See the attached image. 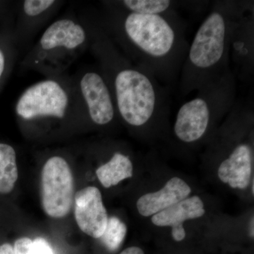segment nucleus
Wrapping results in <instances>:
<instances>
[{
    "mask_svg": "<svg viewBox=\"0 0 254 254\" xmlns=\"http://www.w3.org/2000/svg\"><path fill=\"white\" fill-rule=\"evenodd\" d=\"M84 13L91 31L89 50L108 81L120 122L143 141L163 138L170 131V88L118 49L95 10Z\"/></svg>",
    "mask_w": 254,
    "mask_h": 254,
    "instance_id": "obj_1",
    "label": "nucleus"
},
{
    "mask_svg": "<svg viewBox=\"0 0 254 254\" xmlns=\"http://www.w3.org/2000/svg\"><path fill=\"white\" fill-rule=\"evenodd\" d=\"M96 11L102 27L132 63L170 88L180 77L190 43L187 24L178 13L135 14L100 1Z\"/></svg>",
    "mask_w": 254,
    "mask_h": 254,
    "instance_id": "obj_2",
    "label": "nucleus"
},
{
    "mask_svg": "<svg viewBox=\"0 0 254 254\" xmlns=\"http://www.w3.org/2000/svg\"><path fill=\"white\" fill-rule=\"evenodd\" d=\"M244 1H213L190 44L182 65L179 83L182 96L219 79L230 69L232 25Z\"/></svg>",
    "mask_w": 254,
    "mask_h": 254,
    "instance_id": "obj_3",
    "label": "nucleus"
},
{
    "mask_svg": "<svg viewBox=\"0 0 254 254\" xmlns=\"http://www.w3.org/2000/svg\"><path fill=\"white\" fill-rule=\"evenodd\" d=\"M254 129L253 105L237 100L207 142L205 160L230 190L247 191L254 182Z\"/></svg>",
    "mask_w": 254,
    "mask_h": 254,
    "instance_id": "obj_4",
    "label": "nucleus"
},
{
    "mask_svg": "<svg viewBox=\"0 0 254 254\" xmlns=\"http://www.w3.org/2000/svg\"><path fill=\"white\" fill-rule=\"evenodd\" d=\"M236 95V76L231 69L200 88L177 111L170 131L177 144L187 149L206 144L231 111Z\"/></svg>",
    "mask_w": 254,
    "mask_h": 254,
    "instance_id": "obj_5",
    "label": "nucleus"
},
{
    "mask_svg": "<svg viewBox=\"0 0 254 254\" xmlns=\"http://www.w3.org/2000/svg\"><path fill=\"white\" fill-rule=\"evenodd\" d=\"M14 113L23 128L86 125L72 76L45 78L18 96Z\"/></svg>",
    "mask_w": 254,
    "mask_h": 254,
    "instance_id": "obj_6",
    "label": "nucleus"
},
{
    "mask_svg": "<svg viewBox=\"0 0 254 254\" xmlns=\"http://www.w3.org/2000/svg\"><path fill=\"white\" fill-rule=\"evenodd\" d=\"M91 31L84 11L68 12L50 23L19 62L20 71H33L45 78L55 77L68 69L91 44Z\"/></svg>",
    "mask_w": 254,
    "mask_h": 254,
    "instance_id": "obj_7",
    "label": "nucleus"
},
{
    "mask_svg": "<svg viewBox=\"0 0 254 254\" xmlns=\"http://www.w3.org/2000/svg\"><path fill=\"white\" fill-rule=\"evenodd\" d=\"M72 76L86 125L105 128L120 122L109 85L99 66H85Z\"/></svg>",
    "mask_w": 254,
    "mask_h": 254,
    "instance_id": "obj_8",
    "label": "nucleus"
},
{
    "mask_svg": "<svg viewBox=\"0 0 254 254\" xmlns=\"http://www.w3.org/2000/svg\"><path fill=\"white\" fill-rule=\"evenodd\" d=\"M74 182L66 159L52 155L42 169L41 199L43 210L54 218L66 216L72 207Z\"/></svg>",
    "mask_w": 254,
    "mask_h": 254,
    "instance_id": "obj_9",
    "label": "nucleus"
},
{
    "mask_svg": "<svg viewBox=\"0 0 254 254\" xmlns=\"http://www.w3.org/2000/svg\"><path fill=\"white\" fill-rule=\"evenodd\" d=\"M65 4L63 0L14 1L13 38L19 62L33 46L35 38Z\"/></svg>",
    "mask_w": 254,
    "mask_h": 254,
    "instance_id": "obj_10",
    "label": "nucleus"
},
{
    "mask_svg": "<svg viewBox=\"0 0 254 254\" xmlns=\"http://www.w3.org/2000/svg\"><path fill=\"white\" fill-rule=\"evenodd\" d=\"M254 15L253 1H244L232 25L230 57L238 66L244 79L254 74Z\"/></svg>",
    "mask_w": 254,
    "mask_h": 254,
    "instance_id": "obj_11",
    "label": "nucleus"
},
{
    "mask_svg": "<svg viewBox=\"0 0 254 254\" xmlns=\"http://www.w3.org/2000/svg\"><path fill=\"white\" fill-rule=\"evenodd\" d=\"M208 213L206 202L200 195L193 193L170 208L150 218L156 228L167 229L174 241L183 242L189 224L204 218Z\"/></svg>",
    "mask_w": 254,
    "mask_h": 254,
    "instance_id": "obj_12",
    "label": "nucleus"
},
{
    "mask_svg": "<svg viewBox=\"0 0 254 254\" xmlns=\"http://www.w3.org/2000/svg\"><path fill=\"white\" fill-rule=\"evenodd\" d=\"M75 220L83 233L100 239L108 225V211L99 189L88 187L78 190L74 195Z\"/></svg>",
    "mask_w": 254,
    "mask_h": 254,
    "instance_id": "obj_13",
    "label": "nucleus"
},
{
    "mask_svg": "<svg viewBox=\"0 0 254 254\" xmlns=\"http://www.w3.org/2000/svg\"><path fill=\"white\" fill-rule=\"evenodd\" d=\"M190 182L184 177H170L163 186L145 192L136 202L137 213L143 218H150L193 194Z\"/></svg>",
    "mask_w": 254,
    "mask_h": 254,
    "instance_id": "obj_14",
    "label": "nucleus"
},
{
    "mask_svg": "<svg viewBox=\"0 0 254 254\" xmlns=\"http://www.w3.org/2000/svg\"><path fill=\"white\" fill-rule=\"evenodd\" d=\"M134 160L126 150L113 148L108 153V158L95 170L97 178L105 189L117 186L134 173Z\"/></svg>",
    "mask_w": 254,
    "mask_h": 254,
    "instance_id": "obj_15",
    "label": "nucleus"
},
{
    "mask_svg": "<svg viewBox=\"0 0 254 254\" xmlns=\"http://www.w3.org/2000/svg\"><path fill=\"white\" fill-rule=\"evenodd\" d=\"M13 20L14 10L9 18L0 26V91L19 60L13 38Z\"/></svg>",
    "mask_w": 254,
    "mask_h": 254,
    "instance_id": "obj_16",
    "label": "nucleus"
},
{
    "mask_svg": "<svg viewBox=\"0 0 254 254\" xmlns=\"http://www.w3.org/2000/svg\"><path fill=\"white\" fill-rule=\"evenodd\" d=\"M107 4L115 9L135 13L151 15H168L177 13L180 3L170 0H109Z\"/></svg>",
    "mask_w": 254,
    "mask_h": 254,
    "instance_id": "obj_17",
    "label": "nucleus"
},
{
    "mask_svg": "<svg viewBox=\"0 0 254 254\" xmlns=\"http://www.w3.org/2000/svg\"><path fill=\"white\" fill-rule=\"evenodd\" d=\"M16 152L12 145L0 143V193L7 194L18 180Z\"/></svg>",
    "mask_w": 254,
    "mask_h": 254,
    "instance_id": "obj_18",
    "label": "nucleus"
},
{
    "mask_svg": "<svg viewBox=\"0 0 254 254\" xmlns=\"http://www.w3.org/2000/svg\"><path fill=\"white\" fill-rule=\"evenodd\" d=\"M127 234L126 224L118 217H110L104 233L100 239L107 250L115 252L123 245Z\"/></svg>",
    "mask_w": 254,
    "mask_h": 254,
    "instance_id": "obj_19",
    "label": "nucleus"
},
{
    "mask_svg": "<svg viewBox=\"0 0 254 254\" xmlns=\"http://www.w3.org/2000/svg\"><path fill=\"white\" fill-rule=\"evenodd\" d=\"M15 254H33V241L27 237H22L16 241L14 244Z\"/></svg>",
    "mask_w": 254,
    "mask_h": 254,
    "instance_id": "obj_20",
    "label": "nucleus"
},
{
    "mask_svg": "<svg viewBox=\"0 0 254 254\" xmlns=\"http://www.w3.org/2000/svg\"><path fill=\"white\" fill-rule=\"evenodd\" d=\"M33 254H54L49 243L45 239L37 238L33 241Z\"/></svg>",
    "mask_w": 254,
    "mask_h": 254,
    "instance_id": "obj_21",
    "label": "nucleus"
},
{
    "mask_svg": "<svg viewBox=\"0 0 254 254\" xmlns=\"http://www.w3.org/2000/svg\"><path fill=\"white\" fill-rule=\"evenodd\" d=\"M14 1H0V26L12 14Z\"/></svg>",
    "mask_w": 254,
    "mask_h": 254,
    "instance_id": "obj_22",
    "label": "nucleus"
},
{
    "mask_svg": "<svg viewBox=\"0 0 254 254\" xmlns=\"http://www.w3.org/2000/svg\"><path fill=\"white\" fill-rule=\"evenodd\" d=\"M120 254H145V252L140 247L133 246V247H129L125 249Z\"/></svg>",
    "mask_w": 254,
    "mask_h": 254,
    "instance_id": "obj_23",
    "label": "nucleus"
},
{
    "mask_svg": "<svg viewBox=\"0 0 254 254\" xmlns=\"http://www.w3.org/2000/svg\"><path fill=\"white\" fill-rule=\"evenodd\" d=\"M0 254H15L14 248L9 244H4L0 246Z\"/></svg>",
    "mask_w": 254,
    "mask_h": 254,
    "instance_id": "obj_24",
    "label": "nucleus"
}]
</instances>
